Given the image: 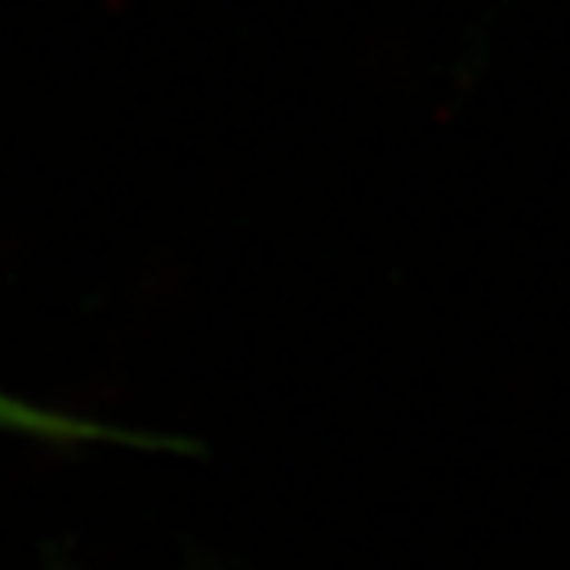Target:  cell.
Instances as JSON below:
<instances>
[{"label": "cell", "instance_id": "cell-1", "mask_svg": "<svg viewBox=\"0 0 570 570\" xmlns=\"http://www.w3.org/2000/svg\"><path fill=\"white\" fill-rule=\"evenodd\" d=\"M0 433H19V438H33V441H52V444H138V449H178L186 452V441H170L164 433H134L122 426H105L94 423L86 415H71V412H56V407L45 404H30L22 396L0 393Z\"/></svg>", "mask_w": 570, "mask_h": 570}]
</instances>
